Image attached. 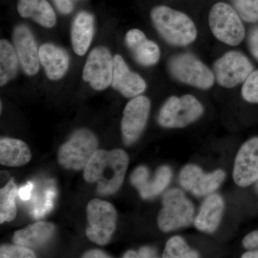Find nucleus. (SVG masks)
<instances>
[{"label": "nucleus", "mask_w": 258, "mask_h": 258, "mask_svg": "<svg viewBox=\"0 0 258 258\" xmlns=\"http://www.w3.org/2000/svg\"><path fill=\"white\" fill-rule=\"evenodd\" d=\"M128 156L121 149H98L83 171L87 182L97 183V191L110 195L119 189L128 166Z\"/></svg>", "instance_id": "f257e3e1"}, {"label": "nucleus", "mask_w": 258, "mask_h": 258, "mask_svg": "<svg viewBox=\"0 0 258 258\" xmlns=\"http://www.w3.org/2000/svg\"><path fill=\"white\" fill-rule=\"evenodd\" d=\"M154 27L169 44L185 46L196 40L198 30L191 19L184 13L167 6H157L151 13Z\"/></svg>", "instance_id": "f03ea898"}, {"label": "nucleus", "mask_w": 258, "mask_h": 258, "mask_svg": "<svg viewBox=\"0 0 258 258\" xmlns=\"http://www.w3.org/2000/svg\"><path fill=\"white\" fill-rule=\"evenodd\" d=\"M195 207L179 189H171L164 195L162 208L157 217V225L162 232H168L191 225Z\"/></svg>", "instance_id": "7ed1b4c3"}, {"label": "nucleus", "mask_w": 258, "mask_h": 258, "mask_svg": "<svg viewBox=\"0 0 258 258\" xmlns=\"http://www.w3.org/2000/svg\"><path fill=\"white\" fill-rule=\"evenodd\" d=\"M98 139L94 134L88 129H79L59 149V164L64 169L82 170L98 150Z\"/></svg>", "instance_id": "20e7f679"}, {"label": "nucleus", "mask_w": 258, "mask_h": 258, "mask_svg": "<svg viewBox=\"0 0 258 258\" xmlns=\"http://www.w3.org/2000/svg\"><path fill=\"white\" fill-rule=\"evenodd\" d=\"M203 113V105L192 95L171 96L161 107L158 122L164 128H184L196 121Z\"/></svg>", "instance_id": "39448f33"}, {"label": "nucleus", "mask_w": 258, "mask_h": 258, "mask_svg": "<svg viewBox=\"0 0 258 258\" xmlns=\"http://www.w3.org/2000/svg\"><path fill=\"white\" fill-rule=\"evenodd\" d=\"M240 18L230 5L218 3L212 7L209 15V23L217 40L231 46H236L242 42L245 35Z\"/></svg>", "instance_id": "423d86ee"}, {"label": "nucleus", "mask_w": 258, "mask_h": 258, "mask_svg": "<svg viewBox=\"0 0 258 258\" xmlns=\"http://www.w3.org/2000/svg\"><path fill=\"white\" fill-rule=\"evenodd\" d=\"M87 217L88 238L99 245L108 244L116 227L117 212L113 205L93 199L88 205Z\"/></svg>", "instance_id": "0eeeda50"}, {"label": "nucleus", "mask_w": 258, "mask_h": 258, "mask_svg": "<svg viewBox=\"0 0 258 258\" xmlns=\"http://www.w3.org/2000/svg\"><path fill=\"white\" fill-rule=\"evenodd\" d=\"M169 71L177 81L200 89H209L215 83V75L200 59L189 53L171 59Z\"/></svg>", "instance_id": "6e6552de"}, {"label": "nucleus", "mask_w": 258, "mask_h": 258, "mask_svg": "<svg viewBox=\"0 0 258 258\" xmlns=\"http://www.w3.org/2000/svg\"><path fill=\"white\" fill-rule=\"evenodd\" d=\"M214 71L217 83L222 87L231 88L244 82L253 72V66L243 54L230 51L215 62Z\"/></svg>", "instance_id": "1a4fd4ad"}, {"label": "nucleus", "mask_w": 258, "mask_h": 258, "mask_svg": "<svg viewBox=\"0 0 258 258\" xmlns=\"http://www.w3.org/2000/svg\"><path fill=\"white\" fill-rule=\"evenodd\" d=\"M113 74V58L111 52L103 46L91 51L83 71V79L96 91L106 89L111 84Z\"/></svg>", "instance_id": "9d476101"}, {"label": "nucleus", "mask_w": 258, "mask_h": 258, "mask_svg": "<svg viewBox=\"0 0 258 258\" xmlns=\"http://www.w3.org/2000/svg\"><path fill=\"white\" fill-rule=\"evenodd\" d=\"M226 174L222 169L205 173L195 164H187L179 175L181 186L196 197L208 196L215 192L225 179Z\"/></svg>", "instance_id": "9b49d317"}, {"label": "nucleus", "mask_w": 258, "mask_h": 258, "mask_svg": "<svg viewBox=\"0 0 258 258\" xmlns=\"http://www.w3.org/2000/svg\"><path fill=\"white\" fill-rule=\"evenodd\" d=\"M150 108V101L144 96L134 97L127 103L121 120L122 137L125 145H132L140 137L147 125Z\"/></svg>", "instance_id": "f8f14e48"}, {"label": "nucleus", "mask_w": 258, "mask_h": 258, "mask_svg": "<svg viewBox=\"0 0 258 258\" xmlns=\"http://www.w3.org/2000/svg\"><path fill=\"white\" fill-rule=\"evenodd\" d=\"M234 181L237 186L246 187L258 180V137L242 144L234 164Z\"/></svg>", "instance_id": "ddd939ff"}, {"label": "nucleus", "mask_w": 258, "mask_h": 258, "mask_svg": "<svg viewBox=\"0 0 258 258\" xmlns=\"http://www.w3.org/2000/svg\"><path fill=\"white\" fill-rule=\"evenodd\" d=\"M172 177V171L168 166L158 168L155 175L149 180V171L144 166H139L134 169L131 175V182L138 189L143 199H149L157 196L166 189Z\"/></svg>", "instance_id": "4468645a"}, {"label": "nucleus", "mask_w": 258, "mask_h": 258, "mask_svg": "<svg viewBox=\"0 0 258 258\" xmlns=\"http://www.w3.org/2000/svg\"><path fill=\"white\" fill-rule=\"evenodd\" d=\"M13 42L24 72L35 76L40 70V57L35 37L28 27L18 25L13 32Z\"/></svg>", "instance_id": "2eb2a0df"}, {"label": "nucleus", "mask_w": 258, "mask_h": 258, "mask_svg": "<svg viewBox=\"0 0 258 258\" xmlns=\"http://www.w3.org/2000/svg\"><path fill=\"white\" fill-rule=\"evenodd\" d=\"M112 87L126 98H134L144 92L147 83L139 74L132 72L123 57L119 55L113 57V74Z\"/></svg>", "instance_id": "dca6fc26"}, {"label": "nucleus", "mask_w": 258, "mask_h": 258, "mask_svg": "<svg viewBox=\"0 0 258 258\" xmlns=\"http://www.w3.org/2000/svg\"><path fill=\"white\" fill-rule=\"evenodd\" d=\"M125 43L139 64L151 66L157 64L160 58V49L145 34L138 29L129 30L125 35Z\"/></svg>", "instance_id": "f3484780"}, {"label": "nucleus", "mask_w": 258, "mask_h": 258, "mask_svg": "<svg viewBox=\"0 0 258 258\" xmlns=\"http://www.w3.org/2000/svg\"><path fill=\"white\" fill-rule=\"evenodd\" d=\"M225 203L218 194H211L203 202L198 216L195 219V226L198 230L212 233L218 228L221 222Z\"/></svg>", "instance_id": "a211bd4d"}, {"label": "nucleus", "mask_w": 258, "mask_h": 258, "mask_svg": "<svg viewBox=\"0 0 258 258\" xmlns=\"http://www.w3.org/2000/svg\"><path fill=\"white\" fill-rule=\"evenodd\" d=\"M39 57L49 79L57 81L67 72L69 57L63 49L53 44H43L39 50Z\"/></svg>", "instance_id": "6ab92c4d"}, {"label": "nucleus", "mask_w": 258, "mask_h": 258, "mask_svg": "<svg viewBox=\"0 0 258 258\" xmlns=\"http://www.w3.org/2000/svg\"><path fill=\"white\" fill-rule=\"evenodd\" d=\"M94 32V19L87 12H81L75 18L71 28L73 48L78 55L82 56L91 45Z\"/></svg>", "instance_id": "aec40b11"}, {"label": "nucleus", "mask_w": 258, "mask_h": 258, "mask_svg": "<svg viewBox=\"0 0 258 258\" xmlns=\"http://www.w3.org/2000/svg\"><path fill=\"white\" fill-rule=\"evenodd\" d=\"M55 226L47 222H37L23 230L16 231L13 242L26 247H41L48 242L53 235Z\"/></svg>", "instance_id": "412c9836"}, {"label": "nucleus", "mask_w": 258, "mask_h": 258, "mask_svg": "<svg viewBox=\"0 0 258 258\" xmlns=\"http://www.w3.org/2000/svg\"><path fill=\"white\" fill-rule=\"evenodd\" d=\"M30 149L20 139L2 138L0 140V164L8 166H21L31 159Z\"/></svg>", "instance_id": "4be33fe9"}, {"label": "nucleus", "mask_w": 258, "mask_h": 258, "mask_svg": "<svg viewBox=\"0 0 258 258\" xmlns=\"http://www.w3.org/2000/svg\"><path fill=\"white\" fill-rule=\"evenodd\" d=\"M18 56L14 47L6 40L0 42V86L7 84L16 76Z\"/></svg>", "instance_id": "5701e85b"}, {"label": "nucleus", "mask_w": 258, "mask_h": 258, "mask_svg": "<svg viewBox=\"0 0 258 258\" xmlns=\"http://www.w3.org/2000/svg\"><path fill=\"white\" fill-rule=\"evenodd\" d=\"M18 194V186L14 179H11L8 184L0 190V223L11 222L17 215L15 198Z\"/></svg>", "instance_id": "b1692460"}, {"label": "nucleus", "mask_w": 258, "mask_h": 258, "mask_svg": "<svg viewBox=\"0 0 258 258\" xmlns=\"http://www.w3.org/2000/svg\"><path fill=\"white\" fill-rule=\"evenodd\" d=\"M199 256L198 252L190 248L183 237L174 236L166 242L162 257L196 258Z\"/></svg>", "instance_id": "393cba45"}, {"label": "nucleus", "mask_w": 258, "mask_h": 258, "mask_svg": "<svg viewBox=\"0 0 258 258\" xmlns=\"http://www.w3.org/2000/svg\"><path fill=\"white\" fill-rule=\"evenodd\" d=\"M241 18L247 23L258 21V0H231Z\"/></svg>", "instance_id": "a878e982"}, {"label": "nucleus", "mask_w": 258, "mask_h": 258, "mask_svg": "<svg viewBox=\"0 0 258 258\" xmlns=\"http://www.w3.org/2000/svg\"><path fill=\"white\" fill-rule=\"evenodd\" d=\"M31 18L44 28H52L56 23L55 12L46 0H40L38 7Z\"/></svg>", "instance_id": "bb28decb"}, {"label": "nucleus", "mask_w": 258, "mask_h": 258, "mask_svg": "<svg viewBox=\"0 0 258 258\" xmlns=\"http://www.w3.org/2000/svg\"><path fill=\"white\" fill-rule=\"evenodd\" d=\"M242 96L249 103H258V70L253 71L244 81Z\"/></svg>", "instance_id": "cd10ccee"}, {"label": "nucleus", "mask_w": 258, "mask_h": 258, "mask_svg": "<svg viewBox=\"0 0 258 258\" xmlns=\"http://www.w3.org/2000/svg\"><path fill=\"white\" fill-rule=\"evenodd\" d=\"M36 257L35 254L24 246L2 245L0 248L1 258H33Z\"/></svg>", "instance_id": "c85d7f7f"}, {"label": "nucleus", "mask_w": 258, "mask_h": 258, "mask_svg": "<svg viewBox=\"0 0 258 258\" xmlns=\"http://www.w3.org/2000/svg\"><path fill=\"white\" fill-rule=\"evenodd\" d=\"M40 0H19L18 10L23 18H31L38 7Z\"/></svg>", "instance_id": "c756f323"}, {"label": "nucleus", "mask_w": 258, "mask_h": 258, "mask_svg": "<svg viewBox=\"0 0 258 258\" xmlns=\"http://www.w3.org/2000/svg\"><path fill=\"white\" fill-rule=\"evenodd\" d=\"M249 50L258 60V27L252 29L249 35Z\"/></svg>", "instance_id": "7c9ffc66"}, {"label": "nucleus", "mask_w": 258, "mask_h": 258, "mask_svg": "<svg viewBox=\"0 0 258 258\" xmlns=\"http://www.w3.org/2000/svg\"><path fill=\"white\" fill-rule=\"evenodd\" d=\"M242 245L244 248L251 249L258 247V231H254L244 237Z\"/></svg>", "instance_id": "2f4dec72"}, {"label": "nucleus", "mask_w": 258, "mask_h": 258, "mask_svg": "<svg viewBox=\"0 0 258 258\" xmlns=\"http://www.w3.org/2000/svg\"><path fill=\"white\" fill-rule=\"evenodd\" d=\"M57 9L62 14H69L73 10V4L71 0H53Z\"/></svg>", "instance_id": "473e14b6"}, {"label": "nucleus", "mask_w": 258, "mask_h": 258, "mask_svg": "<svg viewBox=\"0 0 258 258\" xmlns=\"http://www.w3.org/2000/svg\"><path fill=\"white\" fill-rule=\"evenodd\" d=\"M139 257H156L157 256V251L150 247H143L139 249Z\"/></svg>", "instance_id": "72a5a7b5"}, {"label": "nucleus", "mask_w": 258, "mask_h": 258, "mask_svg": "<svg viewBox=\"0 0 258 258\" xmlns=\"http://www.w3.org/2000/svg\"><path fill=\"white\" fill-rule=\"evenodd\" d=\"M82 257L85 258H96V257H111L108 256V254L105 253L103 251L99 250V249H92V250L88 251V252H85L82 256Z\"/></svg>", "instance_id": "f704fd0d"}, {"label": "nucleus", "mask_w": 258, "mask_h": 258, "mask_svg": "<svg viewBox=\"0 0 258 258\" xmlns=\"http://www.w3.org/2000/svg\"><path fill=\"white\" fill-rule=\"evenodd\" d=\"M32 188V184L29 182L27 186H24L20 190V196L22 200H29L30 198V191H31Z\"/></svg>", "instance_id": "c9c22d12"}, {"label": "nucleus", "mask_w": 258, "mask_h": 258, "mask_svg": "<svg viewBox=\"0 0 258 258\" xmlns=\"http://www.w3.org/2000/svg\"><path fill=\"white\" fill-rule=\"evenodd\" d=\"M242 258H258V250L249 251L242 255Z\"/></svg>", "instance_id": "e433bc0d"}, {"label": "nucleus", "mask_w": 258, "mask_h": 258, "mask_svg": "<svg viewBox=\"0 0 258 258\" xmlns=\"http://www.w3.org/2000/svg\"><path fill=\"white\" fill-rule=\"evenodd\" d=\"M123 257L125 258H132V257H139L138 252H135L134 250H128L124 254Z\"/></svg>", "instance_id": "4c0bfd02"}, {"label": "nucleus", "mask_w": 258, "mask_h": 258, "mask_svg": "<svg viewBox=\"0 0 258 258\" xmlns=\"http://www.w3.org/2000/svg\"><path fill=\"white\" fill-rule=\"evenodd\" d=\"M257 191H258V183H257Z\"/></svg>", "instance_id": "58836bf2"}]
</instances>
